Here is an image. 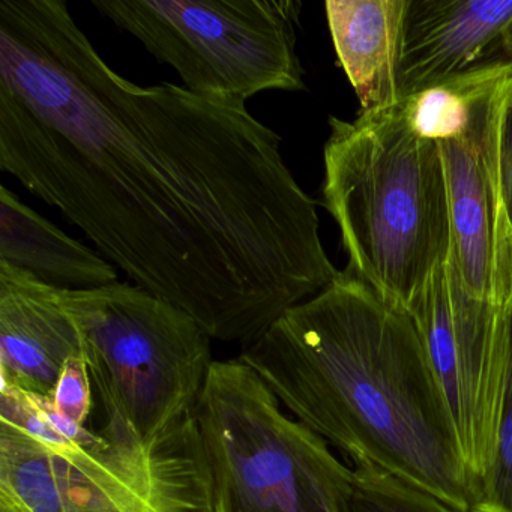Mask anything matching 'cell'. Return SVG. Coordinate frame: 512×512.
Returning a JSON list of instances; mask_svg holds the SVG:
<instances>
[{
    "instance_id": "1",
    "label": "cell",
    "mask_w": 512,
    "mask_h": 512,
    "mask_svg": "<svg viewBox=\"0 0 512 512\" xmlns=\"http://www.w3.org/2000/svg\"><path fill=\"white\" fill-rule=\"evenodd\" d=\"M0 169L212 340L245 349L340 274L277 131L125 79L64 0L0 2Z\"/></svg>"
},
{
    "instance_id": "2",
    "label": "cell",
    "mask_w": 512,
    "mask_h": 512,
    "mask_svg": "<svg viewBox=\"0 0 512 512\" xmlns=\"http://www.w3.org/2000/svg\"><path fill=\"white\" fill-rule=\"evenodd\" d=\"M238 359L355 466L472 512L479 481L412 316L349 269L284 311Z\"/></svg>"
},
{
    "instance_id": "3",
    "label": "cell",
    "mask_w": 512,
    "mask_h": 512,
    "mask_svg": "<svg viewBox=\"0 0 512 512\" xmlns=\"http://www.w3.org/2000/svg\"><path fill=\"white\" fill-rule=\"evenodd\" d=\"M323 206L350 272L409 311L452 251L439 145L410 127L403 103L353 121L329 118Z\"/></svg>"
},
{
    "instance_id": "4",
    "label": "cell",
    "mask_w": 512,
    "mask_h": 512,
    "mask_svg": "<svg viewBox=\"0 0 512 512\" xmlns=\"http://www.w3.org/2000/svg\"><path fill=\"white\" fill-rule=\"evenodd\" d=\"M110 442L151 446L197 418L214 359L205 329L172 302L116 283L64 290Z\"/></svg>"
},
{
    "instance_id": "5",
    "label": "cell",
    "mask_w": 512,
    "mask_h": 512,
    "mask_svg": "<svg viewBox=\"0 0 512 512\" xmlns=\"http://www.w3.org/2000/svg\"><path fill=\"white\" fill-rule=\"evenodd\" d=\"M212 512H355V473L244 362L214 361L197 407Z\"/></svg>"
},
{
    "instance_id": "6",
    "label": "cell",
    "mask_w": 512,
    "mask_h": 512,
    "mask_svg": "<svg viewBox=\"0 0 512 512\" xmlns=\"http://www.w3.org/2000/svg\"><path fill=\"white\" fill-rule=\"evenodd\" d=\"M92 7L200 97L247 104L262 92L307 89L296 53L299 0H92Z\"/></svg>"
},
{
    "instance_id": "7",
    "label": "cell",
    "mask_w": 512,
    "mask_h": 512,
    "mask_svg": "<svg viewBox=\"0 0 512 512\" xmlns=\"http://www.w3.org/2000/svg\"><path fill=\"white\" fill-rule=\"evenodd\" d=\"M0 487L32 512H212L197 418L151 446L50 445L0 421Z\"/></svg>"
},
{
    "instance_id": "8",
    "label": "cell",
    "mask_w": 512,
    "mask_h": 512,
    "mask_svg": "<svg viewBox=\"0 0 512 512\" xmlns=\"http://www.w3.org/2000/svg\"><path fill=\"white\" fill-rule=\"evenodd\" d=\"M407 313L412 316L457 427L467 467L481 482L502 418L509 361V305L467 292L449 257Z\"/></svg>"
},
{
    "instance_id": "9",
    "label": "cell",
    "mask_w": 512,
    "mask_h": 512,
    "mask_svg": "<svg viewBox=\"0 0 512 512\" xmlns=\"http://www.w3.org/2000/svg\"><path fill=\"white\" fill-rule=\"evenodd\" d=\"M500 77L473 101L469 124L437 142L451 220V259L467 292L490 304L509 305L512 232L503 202L499 127L506 85Z\"/></svg>"
},
{
    "instance_id": "10",
    "label": "cell",
    "mask_w": 512,
    "mask_h": 512,
    "mask_svg": "<svg viewBox=\"0 0 512 512\" xmlns=\"http://www.w3.org/2000/svg\"><path fill=\"white\" fill-rule=\"evenodd\" d=\"M512 0H409L398 61L401 103L511 61L503 40Z\"/></svg>"
},
{
    "instance_id": "11",
    "label": "cell",
    "mask_w": 512,
    "mask_h": 512,
    "mask_svg": "<svg viewBox=\"0 0 512 512\" xmlns=\"http://www.w3.org/2000/svg\"><path fill=\"white\" fill-rule=\"evenodd\" d=\"M77 356L85 358V346L64 290L0 263L2 383L52 397L65 364Z\"/></svg>"
},
{
    "instance_id": "12",
    "label": "cell",
    "mask_w": 512,
    "mask_h": 512,
    "mask_svg": "<svg viewBox=\"0 0 512 512\" xmlns=\"http://www.w3.org/2000/svg\"><path fill=\"white\" fill-rule=\"evenodd\" d=\"M409 0H328L329 32L361 115L401 103L398 61Z\"/></svg>"
},
{
    "instance_id": "13",
    "label": "cell",
    "mask_w": 512,
    "mask_h": 512,
    "mask_svg": "<svg viewBox=\"0 0 512 512\" xmlns=\"http://www.w3.org/2000/svg\"><path fill=\"white\" fill-rule=\"evenodd\" d=\"M0 263L62 290H91L119 281L115 266L0 187Z\"/></svg>"
},
{
    "instance_id": "14",
    "label": "cell",
    "mask_w": 512,
    "mask_h": 512,
    "mask_svg": "<svg viewBox=\"0 0 512 512\" xmlns=\"http://www.w3.org/2000/svg\"><path fill=\"white\" fill-rule=\"evenodd\" d=\"M355 512H467L368 464H356Z\"/></svg>"
},
{
    "instance_id": "15",
    "label": "cell",
    "mask_w": 512,
    "mask_h": 512,
    "mask_svg": "<svg viewBox=\"0 0 512 512\" xmlns=\"http://www.w3.org/2000/svg\"><path fill=\"white\" fill-rule=\"evenodd\" d=\"M472 512H512V305H509V361L502 418L493 458L479 482Z\"/></svg>"
},
{
    "instance_id": "16",
    "label": "cell",
    "mask_w": 512,
    "mask_h": 512,
    "mask_svg": "<svg viewBox=\"0 0 512 512\" xmlns=\"http://www.w3.org/2000/svg\"><path fill=\"white\" fill-rule=\"evenodd\" d=\"M88 362L83 356L71 358L65 364L61 377L56 383L50 401L56 415L79 427H89L91 418L92 394H94Z\"/></svg>"
},
{
    "instance_id": "17",
    "label": "cell",
    "mask_w": 512,
    "mask_h": 512,
    "mask_svg": "<svg viewBox=\"0 0 512 512\" xmlns=\"http://www.w3.org/2000/svg\"><path fill=\"white\" fill-rule=\"evenodd\" d=\"M499 166L503 202L512 232V77L506 85L499 127Z\"/></svg>"
},
{
    "instance_id": "18",
    "label": "cell",
    "mask_w": 512,
    "mask_h": 512,
    "mask_svg": "<svg viewBox=\"0 0 512 512\" xmlns=\"http://www.w3.org/2000/svg\"><path fill=\"white\" fill-rule=\"evenodd\" d=\"M0 512H32L7 488L0 487Z\"/></svg>"
},
{
    "instance_id": "19",
    "label": "cell",
    "mask_w": 512,
    "mask_h": 512,
    "mask_svg": "<svg viewBox=\"0 0 512 512\" xmlns=\"http://www.w3.org/2000/svg\"><path fill=\"white\" fill-rule=\"evenodd\" d=\"M503 46H505L506 55L509 56V59H512V20L511 23H509L508 28H506Z\"/></svg>"
},
{
    "instance_id": "20",
    "label": "cell",
    "mask_w": 512,
    "mask_h": 512,
    "mask_svg": "<svg viewBox=\"0 0 512 512\" xmlns=\"http://www.w3.org/2000/svg\"><path fill=\"white\" fill-rule=\"evenodd\" d=\"M509 305H512V259H511V286H509Z\"/></svg>"
}]
</instances>
